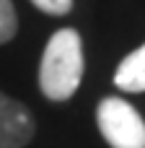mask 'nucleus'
Listing matches in <instances>:
<instances>
[{"label":"nucleus","instance_id":"f257e3e1","mask_svg":"<svg viewBox=\"0 0 145 148\" xmlns=\"http://www.w3.org/2000/svg\"><path fill=\"white\" fill-rule=\"evenodd\" d=\"M83 78V44L75 29H60L44 47L39 65V88L52 101L70 99Z\"/></svg>","mask_w":145,"mask_h":148},{"label":"nucleus","instance_id":"f03ea898","mask_svg":"<svg viewBox=\"0 0 145 148\" xmlns=\"http://www.w3.org/2000/svg\"><path fill=\"white\" fill-rule=\"evenodd\" d=\"M96 122L112 148H145V122L125 99L106 96L96 109Z\"/></svg>","mask_w":145,"mask_h":148},{"label":"nucleus","instance_id":"7ed1b4c3","mask_svg":"<svg viewBox=\"0 0 145 148\" xmlns=\"http://www.w3.org/2000/svg\"><path fill=\"white\" fill-rule=\"evenodd\" d=\"M31 138H34L31 112L21 101L0 94V148H21Z\"/></svg>","mask_w":145,"mask_h":148},{"label":"nucleus","instance_id":"20e7f679","mask_svg":"<svg viewBox=\"0 0 145 148\" xmlns=\"http://www.w3.org/2000/svg\"><path fill=\"white\" fill-rule=\"evenodd\" d=\"M114 83L130 94H143L145 91V44L138 47L135 52H130L119 62V68L114 73Z\"/></svg>","mask_w":145,"mask_h":148},{"label":"nucleus","instance_id":"39448f33","mask_svg":"<svg viewBox=\"0 0 145 148\" xmlns=\"http://www.w3.org/2000/svg\"><path fill=\"white\" fill-rule=\"evenodd\" d=\"M16 29H18V18H16L13 0H0V44L10 42L16 36Z\"/></svg>","mask_w":145,"mask_h":148},{"label":"nucleus","instance_id":"423d86ee","mask_svg":"<svg viewBox=\"0 0 145 148\" xmlns=\"http://www.w3.org/2000/svg\"><path fill=\"white\" fill-rule=\"evenodd\" d=\"M39 10H44V13H49V16H65V13H70V8H73V0H31Z\"/></svg>","mask_w":145,"mask_h":148}]
</instances>
